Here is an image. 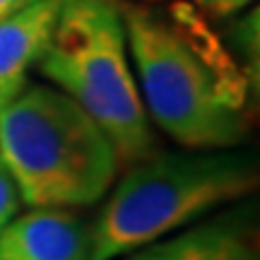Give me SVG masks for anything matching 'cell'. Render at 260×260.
<instances>
[{
	"instance_id": "cell-9",
	"label": "cell",
	"mask_w": 260,
	"mask_h": 260,
	"mask_svg": "<svg viewBox=\"0 0 260 260\" xmlns=\"http://www.w3.org/2000/svg\"><path fill=\"white\" fill-rule=\"evenodd\" d=\"M195 3L203 8L205 15L217 17V19H224V17L236 15V12H241L243 8H248L253 0H195Z\"/></svg>"
},
{
	"instance_id": "cell-7",
	"label": "cell",
	"mask_w": 260,
	"mask_h": 260,
	"mask_svg": "<svg viewBox=\"0 0 260 260\" xmlns=\"http://www.w3.org/2000/svg\"><path fill=\"white\" fill-rule=\"evenodd\" d=\"M147 260H260V251L251 222L224 217L149 243Z\"/></svg>"
},
{
	"instance_id": "cell-10",
	"label": "cell",
	"mask_w": 260,
	"mask_h": 260,
	"mask_svg": "<svg viewBox=\"0 0 260 260\" xmlns=\"http://www.w3.org/2000/svg\"><path fill=\"white\" fill-rule=\"evenodd\" d=\"M31 3H34V0H0V19L12 15V12H17V10H22V8H27Z\"/></svg>"
},
{
	"instance_id": "cell-2",
	"label": "cell",
	"mask_w": 260,
	"mask_h": 260,
	"mask_svg": "<svg viewBox=\"0 0 260 260\" xmlns=\"http://www.w3.org/2000/svg\"><path fill=\"white\" fill-rule=\"evenodd\" d=\"M0 164L29 207H87L111 190L118 154L77 104L53 84L29 82L0 106Z\"/></svg>"
},
{
	"instance_id": "cell-11",
	"label": "cell",
	"mask_w": 260,
	"mask_h": 260,
	"mask_svg": "<svg viewBox=\"0 0 260 260\" xmlns=\"http://www.w3.org/2000/svg\"><path fill=\"white\" fill-rule=\"evenodd\" d=\"M128 260H147V248H140V251H135Z\"/></svg>"
},
{
	"instance_id": "cell-1",
	"label": "cell",
	"mask_w": 260,
	"mask_h": 260,
	"mask_svg": "<svg viewBox=\"0 0 260 260\" xmlns=\"http://www.w3.org/2000/svg\"><path fill=\"white\" fill-rule=\"evenodd\" d=\"M125 41L147 116L186 149H232L246 133L243 80L212 60L193 29L145 5L123 8Z\"/></svg>"
},
{
	"instance_id": "cell-6",
	"label": "cell",
	"mask_w": 260,
	"mask_h": 260,
	"mask_svg": "<svg viewBox=\"0 0 260 260\" xmlns=\"http://www.w3.org/2000/svg\"><path fill=\"white\" fill-rule=\"evenodd\" d=\"M63 0H34L0 19V106L29 84V73L46 53Z\"/></svg>"
},
{
	"instance_id": "cell-5",
	"label": "cell",
	"mask_w": 260,
	"mask_h": 260,
	"mask_svg": "<svg viewBox=\"0 0 260 260\" xmlns=\"http://www.w3.org/2000/svg\"><path fill=\"white\" fill-rule=\"evenodd\" d=\"M0 260H92V226L65 207H31L0 232Z\"/></svg>"
},
{
	"instance_id": "cell-3",
	"label": "cell",
	"mask_w": 260,
	"mask_h": 260,
	"mask_svg": "<svg viewBox=\"0 0 260 260\" xmlns=\"http://www.w3.org/2000/svg\"><path fill=\"white\" fill-rule=\"evenodd\" d=\"M258 188L255 157L232 149L152 154L130 164L92 226V260H116Z\"/></svg>"
},
{
	"instance_id": "cell-8",
	"label": "cell",
	"mask_w": 260,
	"mask_h": 260,
	"mask_svg": "<svg viewBox=\"0 0 260 260\" xmlns=\"http://www.w3.org/2000/svg\"><path fill=\"white\" fill-rule=\"evenodd\" d=\"M19 205H22V198L17 193V186H15V181L10 178V174L0 164V232L17 214Z\"/></svg>"
},
{
	"instance_id": "cell-4",
	"label": "cell",
	"mask_w": 260,
	"mask_h": 260,
	"mask_svg": "<svg viewBox=\"0 0 260 260\" xmlns=\"http://www.w3.org/2000/svg\"><path fill=\"white\" fill-rule=\"evenodd\" d=\"M37 70L109 135L118 161L135 164L154 154L118 0H63Z\"/></svg>"
}]
</instances>
